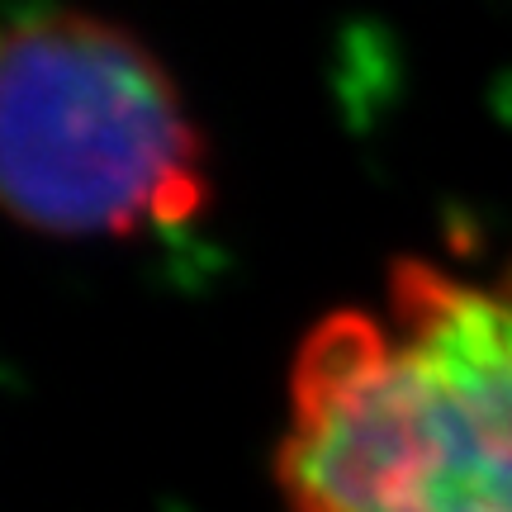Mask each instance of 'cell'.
Here are the masks:
<instances>
[{"instance_id":"obj_1","label":"cell","mask_w":512,"mask_h":512,"mask_svg":"<svg viewBox=\"0 0 512 512\" xmlns=\"http://www.w3.org/2000/svg\"><path fill=\"white\" fill-rule=\"evenodd\" d=\"M275 484L290 512H512V261L484 285L403 256L380 313L318 318Z\"/></svg>"},{"instance_id":"obj_2","label":"cell","mask_w":512,"mask_h":512,"mask_svg":"<svg viewBox=\"0 0 512 512\" xmlns=\"http://www.w3.org/2000/svg\"><path fill=\"white\" fill-rule=\"evenodd\" d=\"M0 195L48 238H133L200 214L209 152L152 48L124 24L53 10L5 38Z\"/></svg>"}]
</instances>
